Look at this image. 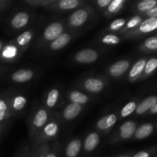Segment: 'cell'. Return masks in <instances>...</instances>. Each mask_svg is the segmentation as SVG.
<instances>
[{
  "mask_svg": "<svg viewBox=\"0 0 157 157\" xmlns=\"http://www.w3.org/2000/svg\"><path fill=\"white\" fill-rule=\"evenodd\" d=\"M81 148V142L80 140L75 139L67 144L65 150L67 157H77L79 155Z\"/></svg>",
  "mask_w": 157,
  "mask_h": 157,
  "instance_id": "5bb4252c",
  "label": "cell"
},
{
  "mask_svg": "<svg viewBox=\"0 0 157 157\" xmlns=\"http://www.w3.org/2000/svg\"><path fill=\"white\" fill-rule=\"evenodd\" d=\"M58 98H59V91L57 89H53L49 92L48 95L47 101H46V104L48 107L52 108V107H55V104L58 102Z\"/></svg>",
  "mask_w": 157,
  "mask_h": 157,
  "instance_id": "cb8c5ba5",
  "label": "cell"
},
{
  "mask_svg": "<svg viewBox=\"0 0 157 157\" xmlns=\"http://www.w3.org/2000/svg\"><path fill=\"white\" fill-rule=\"evenodd\" d=\"M2 130H3V124L2 123H0V136H1Z\"/></svg>",
  "mask_w": 157,
  "mask_h": 157,
  "instance_id": "60d3db41",
  "label": "cell"
},
{
  "mask_svg": "<svg viewBox=\"0 0 157 157\" xmlns=\"http://www.w3.org/2000/svg\"><path fill=\"white\" fill-rule=\"evenodd\" d=\"M152 152L147 151V150H144V151H140L136 153L133 157H151Z\"/></svg>",
  "mask_w": 157,
  "mask_h": 157,
  "instance_id": "836d02e7",
  "label": "cell"
},
{
  "mask_svg": "<svg viewBox=\"0 0 157 157\" xmlns=\"http://www.w3.org/2000/svg\"><path fill=\"white\" fill-rule=\"evenodd\" d=\"M136 103L135 101H130L127 103L122 108L121 111V116L122 117H127L133 113L136 110Z\"/></svg>",
  "mask_w": 157,
  "mask_h": 157,
  "instance_id": "d4e9b609",
  "label": "cell"
},
{
  "mask_svg": "<svg viewBox=\"0 0 157 157\" xmlns=\"http://www.w3.org/2000/svg\"><path fill=\"white\" fill-rule=\"evenodd\" d=\"M126 21L124 18H117V19L114 20L113 22L111 23L110 26V29L112 31H117L120 30L121 28L124 25H125Z\"/></svg>",
  "mask_w": 157,
  "mask_h": 157,
  "instance_id": "d6a6232c",
  "label": "cell"
},
{
  "mask_svg": "<svg viewBox=\"0 0 157 157\" xmlns=\"http://www.w3.org/2000/svg\"><path fill=\"white\" fill-rule=\"evenodd\" d=\"M45 157H58L56 156V154H55V153H53V152H48V153H45Z\"/></svg>",
  "mask_w": 157,
  "mask_h": 157,
  "instance_id": "74e56055",
  "label": "cell"
},
{
  "mask_svg": "<svg viewBox=\"0 0 157 157\" xmlns=\"http://www.w3.org/2000/svg\"><path fill=\"white\" fill-rule=\"evenodd\" d=\"M141 22H142V18H141L140 16H139V15L133 16V18H131L128 21H127V29H134V28L137 27Z\"/></svg>",
  "mask_w": 157,
  "mask_h": 157,
  "instance_id": "1f68e13d",
  "label": "cell"
},
{
  "mask_svg": "<svg viewBox=\"0 0 157 157\" xmlns=\"http://www.w3.org/2000/svg\"><path fill=\"white\" fill-rule=\"evenodd\" d=\"M58 131V125L55 122L48 124L44 128V133L48 136H55Z\"/></svg>",
  "mask_w": 157,
  "mask_h": 157,
  "instance_id": "f1b7e54d",
  "label": "cell"
},
{
  "mask_svg": "<svg viewBox=\"0 0 157 157\" xmlns=\"http://www.w3.org/2000/svg\"><path fill=\"white\" fill-rule=\"evenodd\" d=\"M17 54V49L15 46L7 45L3 48L2 51V57L6 59H12V58L15 57Z\"/></svg>",
  "mask_w": 157,
  "mask_h": 157,
  "instance_id": "83f0119b",
  "label": "cell"
},
{
  "mask_svg": "<svg viewBox=\"0 0 157 157\" xmlns=\"http://www.w3.org/2000/svg\"><path fill=\"white\" fill-rule=\"evenodd\" d=\"M87 18H88V13L87 11L84 10V9H79L71 15L69 22H70L71 25L78 27V26H81L84 24L85 21H87Z\"/></svg>",
  "mask_w": 157,
  "mask_h": 157,
  "instance_id": "8992f818",
  "label": "cell"
},
{
  "mask_svg": "<svg viewBox=\"0 0 157 157\" xmlns=\"http://www.w3.org/2000/svg\"><path fill=\"white\" fill-rule=\"evenodd\" d=\"M98 58V54L96 51L90 48L84 49L75 55V59L78 63L81 64H90L97 61Z\"/></svg>",
  "mask_w": 157,
  "mask_h": 157,
  "instance_id": "6da1fadb",
  "label": "cell"
},
{
  "mask_svg": "<svg viewBox=\"0 0 157 157\" xmlns=\"http://www.w3.org/2000/svg\"><path fill=\"white\" fill-rule=\"evenodd\" d=\"M156 6L157 0H143V1L138 2L136 9L139 12L145 14Z\"/></svg>",
  "mask_w": 157,
  "mask_h": 157,
  "instance_id": "ffe728a7",
  "label": "cell"
},
{
  "mask_svg": "<svg viewBox=\"0 0 157 157\" xmlns=\"http://www.w3.org/2000/svg\"><path fill=\"white\" fill-rule=\"evenodd\" d=\"M3 5H4V2L0 1V8H2Z\"/></svg>",
  "mask_w": 157,
  "mask_h": 157,
  "instance_id": "b9f144b4",
  "label": "cell"
},
{
  "mask_svg": "<svg viewBox=\"0 0 157 157\" xmlns=\"http://www.w3.org/2000/svg\"><path fill=\"white\" fill-rule=\"evenodd\" d=\"M150 113H151V114H156L157 113V103L155 104L154 107H153V108L150 110Z\"/></svg>",
  "mask_w": 157,
  "mask_h": 157,
  "instance_id": "8d00e7d4",
  "label": "cell"
},
{
  "mask_svg": "<svg viewBox=\"0 0 157 157\" xmlns=\"http://www.w3.org/2000/svg\"><path fill=\"white\" fill-rule=\"evenodd\" d=\"M117 117L116 114L111 113V114L106 115L98 121V122L97 123V127L101 130H107L113 127L117 123Z\"/></svg>",
  "mask_w": 157,
  "mask_h": 157,
  "instance_id": "7c38bea8",
  "label": "cell"
},
{
  "mask_svg": "<svg viewBox=\"0 0 157 157\" xmlns=\"http://www.w3.org/2000/svg\"><path fill=\"white\" fill-rule=\"evenodd\" d=\"M147 61V60L146 59V58H142V59L137 61L134 64H133V67H132L130 73H129V77H130V78H131V79L133 80L136 79L138 77H140L142 75L143 72H144Z\"/></svg>",
  "mask_w": 157,
  "mask_h": 157,
  "instance_id": "2e32d148",
  "label": "cell"
},
{
  "mask_svg": "<svg viewBox=\"0 0 157 157\" xmlns=\"http://www.w3.org/2000/svg\"><path fill=\"white\" fill-rule=\"evenodd\" d=\"M32 38V32H29V31H26V32H23L22 34H21V35L17 38L16 39L17 44H18L19 46H21V47H23V46L27 44L28 43L31 41Z\"/></svg>",
  "mask_w": 157,
  "mask_h": 157,
  "instance_id": "4316f807",
  "label": "cell"
},
{
  "mask_svg": "<svg viewBox=\"0 0 157 157\" xmlns=\"http://www.w3.org/2000/svg\"><path fill=\"white\" fill-rule=\"evenodd\" d=\"M10 102L11 98L9 97L0 95V123L4 122L12 116V110Z\"/></svg>",
  "mask_w": 157,
  "mask_h": 157,
  "instance_id": "3957f363",
  "label": "cell"
},
{
  "mask_svg": "<svg viewBox=\"0 0 157 157\" xmlns=\"http://www.w3.org/2000/svg\"><path fill=\"white\" fill-rule=\"evenodd\" d=\"M34 72L29 69H21L14 72L12 75V81L17 83H25L32 80Z\"/></svg>",
  "mask_w": 157,
  "mask_h": 157,
  "instance_id": "52a82bcc",
  "label": "cell"
},
{
  "mask_svg": "<svg viewBox=\"0 0 157 157\" xmlns=\"http://www.w3.org/2000/svg\"><path fill=\"white\" fill-rule=\"evenodd\" d=\"M145 15L147 18H157V6L145 13Z\"/></svg>",
  "mask_w": 157,
  "mask_h": 157,
  "instance_id": "e575fe53",
  "label": "cell"
},
{
  "mask_svg": "<svg viewBox=\"0 0 157 157\" xmlns=\"http://www.w3.org/2000/svg\"><path fill=\"white\" fill-rule=\"evenodd\" d=\"M32 157H45V153L44 152H41V153H38L36 156H34Z\"/></svg>",
  "mask_w": 157,
  "mask_h": 157,
  "instance_id": "f35d334b",
  "label": "cell"
},
{
  "mask_svg": "<svg viewBox=\"0 0 157 157\" xmlns=\"http://www.w3.org/2000/svg\"><path fill=\"white\" fill-rule=\"evenodd\" d=\"M27 104V100L25 97L18 95L15 97L13 99H11V108L12 110H21L25 107V106Z\"/></svg>",
  "mask_w": 157,
  "mask_h": 157,
  "instance_id": "7402d4cb",
  "label": "cell"
},
{
  "mask_svg": "<svg viewBox=\"0 0 157 157\" xmlns=\"http://www.w3.org/2000/svg\"><path fill=\"white\" fill-rule=\"evenodd\" d=\"M136 129V123L131 121H127L124 124H123L120 127V136L124 140L129 139L133 135H134Z\"/></svg>",
  "mask_w": 157,
  "mask_h": 157,
  "instance_id": "9c48e42d",
  "label": "cell"
},
{
  "mask_svg": "<svg viewBox=\"0 0 157 157\" xmlns=\"http://www.w3.org/2000/svg\"><path fill=\"white\" fill-rule=\"evenodd\" d=\"M154 130V125L150 123L142 124L138 128L136 129L134 133L135 138L137 140H143L148 137L153 133Z\"/></svg>",
  "mask_w": 157,
  "mask_h": 157,
  "instance_id": "30bf717a",
  "label": "cell"
},
{
  "mask_svg": "<svg viewBox=\"0 0 157 157\" xmlns=\"http://www.w3.org/2000/svg\"><path fill=\"white\" fill-rule=\"evenodd\" d=\"M29 21V15L25 12H20L17 13L12 18L11 25L15 29H21L28 24Z\"/></svg>",
  "mask_w": 157,
  "mask_h": 157,
  "instance_id": "4fadbf2b",
  "label": "cell"
},
{
  "mask_svg": "<svg viewBox=\"0 0 157 157\" xmlns=\"http://www.w3.org/2000/svg\"><path fill=\"white\" fill-rule=\"evenodd\" d=\"M143 50L147 52H157V35L147 38L143 44Z\"/></svg>",
  "mask_w": 157,
  "mask_h": 157,
  "instance_id": "603a6c76",
  "label": "cell"
},
{
  "mask_svg": "<svg viewBox=\"0 0 157 157\" xmlns=\"http://www.w3.org/2000/svg\"><path fill=\"white\" fill-rule=\"evenodd\" d=\"M130 67V62L127 60H121L112 64L109 68V73L111 76L117 78L124 75Z\"/></svg>",
  "mask_w": 157,
  "mask_h": 157,
  "instance_id": "277c9868",
  "label": "cell"
},
{
  "mask_svg": "<svg viewBox=\"0 0 157 157\" xmlns=\"http://www.w3.org/2000/svg\"><path fill=\"white\" fill-rule=\"evenodd\" d=\"M3 48H4V43H3L2 41L0 40V53H1L2 51Z\"/></svg>",
  "mask_w": 157,
  "mask_h": 157,
  "instance_id": "ab89813d",
  "label": "cell"
},
{
  "mask_svg": "<svg viewBox=\"0 0 157 157\" xmlns=\"http://www.w3.org/2000/svg\"><path fill=\"white\" fill-rule=\"evenodd\" d=\"M110 2H111V0H98V4L99 5V6L102 8L109 6Z\"/></svg>",
  "mask_w": 157,
  "mask_h": 157,
  "instance_id": "d590c367",
  "label": "cell"
},
{
  "mask_svg": "<svg viewBox=\"0 0 157 157\" xmlns=\"http://www.w3.org/2000/svg\"><path fill=\"white\" fill-rule=\"evenodd\" d=\"M79 3V1L78 0H61L59 2L58 5L61 9L69 10V9H73L78 7Z\"/></svg>",
  "mask_w": 157,
  "mask_h": 157,
  "instance_id": "484cf974",
  "label": "cell"
},
{
  "mask_svg": "<svg viewBox=\"0 0 157 157\" xmlns=\"http://www.w3.org/2000/svg\"><path fill=\"white\" fill-rule=\"evenodd\" d=\"M125 3V0H113L111 1L108 6V11L110 12H115L119 10L123 5Z\"/></svg>",
  "mask_w": 157,
  "mask_h": 157,
  "instance_id": "4dcf8cb0",
  "label": "cell"
},
{
  "mask_svg": "<svg viewBox=\"0 0 157 157\" xmlns=\"http://www.w3.org/2000/svg\"><path fill=\"white\" fill-rule=\"evenodd\" d=\"M119 157H130L129 156H119Z\"/></svg>",
  "mask_w": 157,
  "mask_h": 157,
  "instance_id": "7bdbcfd3",
  "label": "cell"
},
{
  "mask_svg": "<svg viewBox=\"0 0 157 157\" xmlns=\"http://www.w3.org/2000/svg\"><path fill=\"white\" fill-rule=\"evenodd\" d=\"M157 70V57L151 58L147 60L146 63L145 67H144L143 75L145 77H148L154 73Z\"/></svg>",
  "mask_w": 157,
  "mask_h": 157,
  "instance_id": "44dd1931",
  "label": "cell"
},
{
  "mask_svg": "<svg viewBox=\"0 0 157 157\" xmlns=\"http://www.w3.org/2000/svg\"><path fill=\"white\" fill-rule=\"evenodd\" d=\"M120 41L119 37L115 35H107L101 39V41L105 44H117Z\"/></svg>",
  "mask_w": 157,
  "mask_h": 157,
  "instance_id": "f546056e",
  "label": "cell"
},
{
  "mask_svg": "<svg viewBox=\"0 0 157 157\" xmlns=\"http://www.w3.org/2000/svg\"><path fill=\"white\" fill-rule=\"evenodd\" d=\"M71 41V36L68 34H62L58 38L54 40L51 44V48L53 50H60L65 47Z\"/></svg>",
  "mask_w": 157,
  "mask_h": 157,
  "instance_id": "e0dca14e",
  "label": "cell"
},
{
  "mask_svg": "<svg viewBox=\"0 0 157 157\" xmlns=\"http://www.w3.org/2000/svg\"><path fill=\"white\" fill-rule=\"evenodd\" d=\"M70 100L71 103L77 104H85L88 102V97L80 91H72L70 94Z\"/></svg>",
  "mask_w": 157,
  "mask_h": 157,
  "instance_id": "d6986e66",
  "label": "cell"
},
{
  "mask_svg": "<svg viewBox=\"0 0 157 157\" xmlns=\"http://www.w3.org/2000/svg\"><path fill=\"white\" fill-rule=\"evenodd\" d=\"M81 109L82 108L80 104L71 103L64 108V111H63V116H64V119L67 120V121H71L80 114Z\"/></svg>",
  "mask_w": 157,
  "mask_h": 157,
  "instance_id": "8fae6325",
  "label": "cell"
},
{
  "mask_svg": "<svg viewBox=\"0 0 157 157\" xmlns=\"http://www.w3.org/2000/svg\"><path fill=\"white\" fill-rule=\"evenodd\" d=\"M100 142L99 135L97 133H90L87 135L84 140V150L87 152H91L96 149Z\"/></svg>",
  "mask_w": 157,
  "mask_h": 157,
  "instance_id": "9a60e30c",
  "label": "cell"
},
{
  "mask_svg": "<svg viewBox=\"0 0 157 157\" xmlns=\"http://www.w3.org/2000/svg\"><path fill=\"white\" fill-rule=\"evenodd\" d=\"M48 113L44 109H40L35 114L33 120V124L37 128L42 127L47 123Z\"/></svg>",
  "mask_w": 157,
  "mask_h": 157,
  "instance_id": "ac0fdd59",
  "label": "cell"
},
{
  "mask_svg": "<svg viewBox=\"0 0 157 157\" xmlns=\"http://www.w3.org/2000/svg\"><path fill=\"white\" fill-rule=\"evenodd\" d=\"M157 103V96L153 95V96L147 97V98L141 101L138 105H136V108L135 112L136 114H144L147 111H150L154 105Z\"/></svg>",
  "mask_w": 157,
  "mask_h": 157,
  "instance_id": "5b68a950",
  "label": "cell"
},
{
  "mask_svg": "<svg viewBox=\"0 0 157 157\" xmlns=\"http://www.w3.org/2000/svg\"><path fill=\"white\" fill-rule=\"evenodd\" d=\"M63 26L59 22H53L49 25L44 32V37L48 41H54L62 35Z\"/></svg>",
  "mask_w": 157,
  "mask_h": 157,
  "instance_id": "7a4b0ae2",
  "label": "cell"
},
{
  "mask_svg": "<svg viewBox=\"0 0 157 157\" xmlns=\"http://www.w3.org/2000/svg\"><path fill=\"white\" fill-rule=\"evenodd\" d=\"M86 90L91 93H99L104 89V84L99 78H88L84 82Z\"/></svg>",
  "mask_w": 157,
  "mask_h": 157,
  "instance_id": "ba28073f",
  "label": "cell"
}]
</instances>
